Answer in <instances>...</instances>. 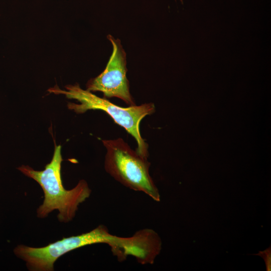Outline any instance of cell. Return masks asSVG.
Instances as JSON below:
<instances>
[{
  "mask_svg": "<svg viewBox=\"0 0 271 271\" xmlns=\"http://www.w3.org/2000/svg\"><path fill=\"white\" fill-rule=\"evenodd\" d=\"M61 146H55L51 162L42 171H36L29 166L18 168L22 173L36 181L44 193L43 204L37 209V216L45 218L57 210L58 220L68 222L75 217L79 205L89 197L91 190L84 180H80L73 188L66 190L63 186L61 175Z\"/></svg>",
  "mask_w": 271,
  "mask_h": 271,
  "instance_id": "cell-1",
  "label": "cell"
},
{
  "mask_svg": "<svg viewBox=\"0 0 271 271\" xmlns=\"http://www.w3.org/2000/svg\"><path fill=\"white\" fill-rule=\"evenodd\" d=\"M65 88L66 90H61L56 86L48 91L56 94H62L68 98L77 100L79 104L69 103L67 105L69 109L77 113H83L88 110H100L106 113L115 123L124 128L133 137L138 145L136 151L142 156L148 158V145L141 136L140 126L143 118L154 112L153 103H146L122 107L82 89L78 84L67 85Z\"/></svg>",
  "mask_w": 271,
  "mask_h": 271,
  "instance_id": "cell-2",
  "label": "cell"
},
{
  "mask_svg": "<svg viewBox=\"0 0 271 271\" xmlns=\"http://www.w3.org/2000/svg\"><path fill=\"white\" fill-rule=\"evenodd\" d=\"M106 152L104 168L106 172L124 186L143 192L154 201H160V195L149 169L148 158L132 150L122 139L102 141Z\"/></svg>",
  "mask_w": 271,
  "mask_h": 271,
  "instance_id": "cell-3",
  "label": "cell"
},
{
  "mask_svg": "<svg viewBox=\"0 0 271 271\" xmlns=\"http://www.w3.org/2000/svg\"><path fill=\"white\" fill-rule=\"evenodd\" d=\"M114 236L109 233L106 226L100 225L89 232L64 237L42 247L19 245L15 248L14 253L26 262L30 270L53 271L56 260L65 253L93 244L108 245Z\"/></svg>",
  "mask_w": 271,
  "mask_h": 271,
  "instance_id": "cell-4",
  "label": "cell"
},
{
  "mask_svg": "<svg viewBox=\"0 0 271 271\" xmlns=\"http://www.w3.org/2000/svg\"><path fill=\"white\" fill-rule=\"evenodd\" d=\"M107 37L112 45V54L104 70L88 82L86 90L101 92L104 98L117 97L129 106L136 105L126 75V53L119 39L110 35Z\"/></svg>",
  "mask_w": 271,
  "mask_h": 271,
  "instance_id": "cell-5",
  "label": "cell"
},
{
  "mask_svg": "<svg viewBox=\"0 0 271 271\" xmlns=\"http://www.w3.org/2000/svg\"><path fill=\"white\" fill-rule=\"evenodd\" d=\"M109 246L119 261H124L130 255L141 264H152L160 253L162 241L155 231L145 228L130 237L115 236Z\"/></svg>",
  "mask_w": 271,
  "mask_h": 271,
  "instance_id": "cell-6",
  "label": "cell"
},
{
  "mask_svg": "<svg viewBox=\"0 0 271 271\" xmlns=\"http://www.w3.org/2000/svg\"><path fill=\"white\" fill-rule=\"evenodd\" d=\"M254 255H259L261 256L265 262L266 265V269L267 271L271 270V249L270 246L265 250L259 251L258 253L254 254Z\"/></svg>",
  "mask_w": 271,
  "mask_h": 271,
  "instance_id": "cell-7",
  "label": "cell"
},
{
  "mask_svg": "<svg viewBox=\"0 0 271 271\" xmlns=\"http://www.w3.org/2000/svg\"><path fill=\"white\" fill-rule=\"evenodd\" d=\"M182 3H183V0H180Z\"/></svg>",
  "mask_w": 271,
  "mask_h": 271,
  "instance_id": "cell-8",
  "label": "cell"
}]
</instances>
